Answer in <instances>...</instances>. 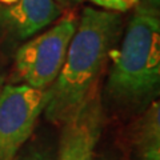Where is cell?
<instances>
[{
  "instance_id": "cell-1",
  "label": "cell",
  "mask_w": 160,
  "mask_h": 160,
  "mask_svg": "<svg viewBox=\"0 0 160 160\" xmlns=\"http://www.w3.org/2000/svg\"><path fill=\"white\" fill-rule=\"evenodd\" d=\"M122 28L118 12L86 7L69 42L62 69L47 88L44 115L55 124H63L98 87Z\"/></svg>"
},
{
  "instance_id": "cell-2",
  "label": "cell",
  "mask_w": 160,
  "mask_h": 160,
  "mask_svg": "<svg viewBox=\"0 0 160 160\" xmlns=\"http://www.w3.org/2000/svg\"><path fill=\"white\" fill-rule=\"evenodd\" d=\"M111 59L107 95L122 107L138 108L153 102L160 84L159 0H140Z\"/></svg>"
},
{
  "instance_id": "cell-3",
  "label": "cell",
  "mask_w": 160,
  "mask_h": 160,
  "mask_svg": "<svg viewBox=\"0 0 160 160\" xmlns=\"http://www.w3.org/2000/svg\"><path fill=\"white\" fill-rule=\"evenodd\" d=\"M78 22L79 18L69 12L55 26L19 47L15 67L19 78L27 86L36 89L51 87L62 69Z\"/></svg>"
},
{
  "instance_id": "cell-4",
  "label": "cell",
  "mask_w": 160,
  "mask_h": 160,
  "mask_svg": "<svg viewBox=\"0 0 160 160\" xmlns=\"http://www.w3.org/2000/svg\"><path fill=\"white\" fill-rule=\"evenodd\" d=\"M47 100V89L4 84L0 92V160H15L33 132Z\"/></svg>"
},
{
  "instance_id": "cell-5",
  "label": "cell",
  "mask_w": 160,
  "mask_h": 160,
  "mask_svg": "<svg viewBox=\"0 0 160 160\" xmlns=\"http://www.w3.org/2000/svg\"><path fill=\"white\" fill-rule=\"evenodd\" d=\"M103 120L102 100L96 87L63 123L58 160H92L103 132Z\"/></svg>"
},
{
  "instance_id": "cell-6",
  "label": "cell",
  "mask_w": 160,
  "mask_h": 160,
  "mask_svg": "<svg viewBox=\"0 0 160 160\" xmlns=\"http://www.w3.org/2000/svg\"><path fill=\"white\" fill-rule=\"evenodd\" d=\"M62 15L55 0H0V35L22 42L48 27Z\"/></svg>"
},
{
  "instance_id": "cell-7",
  "label": "cell",
  "mask_w": 160,
  "mask_h": 160,
  "mask_svg": "<svg viewBox=\"0 0 160 160\" xmlns=\"http://www.w3.org/2000/svg\"><path fill=\"white\" fill-rule=\"evenodd\" d=\"M133 160H160V104L149 103L138 120L132 136Z\"/></svg>"
},
{
  "instance_id": "cell-8",
  "label": "cell",
  "mask_w": 160,
  "mask_h": 160,
  "mask_svg": "<svg viewBox=\"0 0 160 160\" xmlns=\"http://www.w3.org/2000/svg\"><path fill=\"white\" fill-rule=\"evenodd\" d=\"M93 6L100 7L111 12H126L128 9L135 8L140 0H89Z\"/></svg>"
},
{
  "instance_id": "cell-9",
  "label": "cell",
  "mask_w": 160,
  "mask_h": 160,
  "mask_svg": "<svg viewBox=\"0 0 160 160\" xmlns=\"http://www.w3.org/2000/svg\"><path fill=\"white\" fill-rule=\"evenodd\" d=\"M22 160H53L48 152L44 151H33L27 156H24Z\"/></svg>"
},
{
  "instance_id": "cell-10",
  "label": "cell",
  "mask_w": 160,
  "mask_h": 160,
  "mask_svg": "<svg viewBox=\"0 0 160 160\" xmlns=\"http://www.w3.org/2000/svg\"><path fill=\"white\" fill-rule=\"evenodd\" d=\"M6 78H7V66L3 56L0 55V92H2L4 84H6Z\"/></svg>"
},
{
  "instance_id": "cell-11",
  "label": "cell",
  "mask_w": 160,
  "mask_h": 160,
  "mask_svg": "<svg viewBox=\"0 0 160 160\" xmlns=\"http://www.w3.org/2000/svg\"><path fill=\"white\" fill-rule=\"evenodd\" d=\"M55 2L62 8H73L79 6V4H82L84 0H55Z\"/></svg>"
},
{
  "instance_id": "cell-12",
  "label": "cell",
  "mask_w": 160,
  "mask_h": 160,
  "mask_svg": "<svg viewBox=\"0 0 160 160\" xmlns=\"http://www.w3.org/2000/svg\"><path fill=\"white\" fill-rule=\"evenodd\" d=\"M99 160H106V159H99Z\"/></svg>"
}]
</instances>
